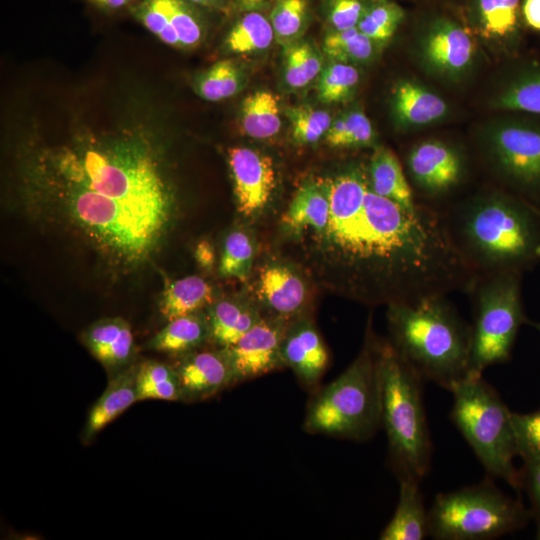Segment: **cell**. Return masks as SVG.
<instances>
[{"label":"cell","instance_id":"50","mask_svg":"<svg viewBox=\"0 0 540 540\" xmlns=\"http://www.w3.org/2000/svg\"><path fill=\"white\" fill-rule=\"evenodd\" d=\"M190 4L199 5L202 7L216 8L223 5L224 0H185Z\"/></svg>","mask_w":540,"mask_h":540},{"label":"cell","instance_id":"48","mask_svg":"<svg viewBox=\"0 0 540 540\" xmlns=\"http://www.w3.org/2000/svg\"><path fill=\"white\" fill-rule=\"evenodd\" d=\"M93 7L105 11L114 12L128 5H131L135 0H86Z\"/></svg>","mask_w":540,"mask_h":540},{"label":"cell","instance_id":"23","mask_svg":"<svg viewBox=\"0 0 540 540\" xmlns=\"http://www.w3.org/2000/svg\"><path fill=\"white\" fill-rule=\"evenodd\" d=\"M329 219V202L323 184L307 182L294 195L285 215L284 224L293 231L311 229L321 233Z\"/></svg>","mask_w":540,"mask_h":540},{"label":"cell","instance_id":"49","mask_svg":"<svg viewBox=\"0 0 540 540\" xmlns=\"http://www.w3.org/2000/svg\"><path fill=\"white\" fill-rule=\"evenodd\" d=\"M267 0H238L242 10L246 12L257 11Z\"/></svg>","mask_w":540,"mask_h":540},{"label":"cell","instance_id":"28","mask_svg":"<svg viewBox=\"0 0 540 540\" xmlns=\"http://www.w3.org/2000/svg\"><path fill=\"white\" fill-rule=\"evenodd\" d=\"M473 5L475 20L483 37L504 39L518 32L522 0H474Z\"/></svg>","mask_w":540,"mask_h":540},{"label":"cell","instance_id":"41","mask_svg":"<svg viewBox=\"0 0 540 540\" xmlns=\"http://www.w3.org/2000/svg\"><path fill=\"white\" fill-rule=\"evenodd\" d=\"M358 70L348 63L334 62L320 73L318 95L324 103H337L347 99L359 81Z\"/></svg>","mask_w":540,"mask_h":540},{"label":"cell","instance_id":"18","mask_svg":"<svg viewBox=\"0 0 540 540\" xmlns=\"http://www.w3.org/2000/svg\"><path fill=\"white\" fill-rule=\"evenodd\" d=\"M257 286L259 297L279 318L296 315L305 302L302 279L285 265H266L260 271Z\"/></svg>","mask_w":540,"mask_h":540},{"label":"cell","instance_id":"1","mask_svg":"<svg viewBox=\"0 0 540 540\" xmlns=\"http://www.w3.org/2000/svg\"><path fill=\"white\" fill-rule=\"evenodd\" d=\"M157 136L140 125L78 127L18 155L28 217L89 253L108 277L140 271L163 248L178 200Z\"/></svg>","mask_w":540,"mask_h":540},{"label":"cell","instance_id":"6","mask_svg":"<svg viewBox=\"0 0 540 540\" xmlns=\"http://www.w3.org/2000/svg\"><path fill=\"white\" fill-rule=\"evenodd\" d=\"M381 424L378 343L367 341L357 358L311 401L304 421L309 433L364 440Z\"/></svg>","mask_w":540,"mask_h":540},{"label":"cell","instance_id":"33","mask_svg":"<svg viewBox=\"0 0 540 540\" xmlns=\"http://www.w3.org/2000/svg\"><path fill=\"white\" fill-rule=\"evenodd\" d=\"M496 107L540 115V69L514 79L497 97Z\"/></svg>","mask_w":540,"mask_h":540},{"label":"cell","instance_id":"7","mask_svg":"<svg viewBox=\"0 0 540 540\" xmlns=\"http://www.w3.org/2000/svg\"><path fill=\"white\" fill-rule=\"evenodd\" d=\"M450 392V417L487 473L521 489V474L514 466L517 452L511 410L482 376H467Z\"/></svg>","mask_w":540,"mask_h":540},{"label":"cell","instance_id":"10","mask_svg":"<svg viewBox=\"0 0 540 540\" xmlns=\"http://www.w3.org/2000/svg\"><path fill=\"white\" fill-rule=\"evenodd\" d=\"M484 155L497 175L536 209L540 203V126L523 122L497 126L484 140Z\"/></svg>","mask_w":540,"mask_h":540},{"label":"cell","instance_id":"42","mask_svg":"<svg viewBox=\"0 0 540 540\" xmlns=\"http://www.w3.org/2000/svg\"><path fill=\"white\" fill-rule=\"evenodd\" d=\"M517 456L523 462L540 460V408L529 413L511 411Z\"/></svg>","mask_w":540,"mask_h":540},{"label":"cell","instance_id":"47","mask_svg":"<svg viewBox=\"0 0 540 540\" xmlns=\"http://www.w3.org/2000/svg\"><path fill=\"white\" fill-rule=\"evenodd\" d=\"M196 259L203 268H211L215 259L212 245L207 241L200 242L196 248Z\"/></svg>","mask_w":540,"mask_h":540},{"label":"cell","instance_id":"20","mask_svg":"<svg viewBox=\"0 0 540 540\" xmlns=\"http://www.w3.org/2000/svg\"><path fill=\"white\" fill-rule=\"evenodd\" d=\"M399 499L394 515L380 533L381 540H423L429 536L428 511L419 482L399 480Z\"/></svg>","mask_w":540,"mask_h":540},{"label":"cell","instance_id":"8","mask_svg":"<svg viewBox=\"0 0 540 540\" xmlns=\"http://www.w3.org/2000/svg\"><path fill=\"white\" fill-rule=\"evenodd\" d=\"M531 512L491 481L438 494L428 511L437 540H490L523 528Z\"/></svg>","mask_w":540,"mask_h":540},{"label":"cell","instance_id":"38","mask_svg":"<svg viewBox=\"0 0 540 540\" xmlns=\"http://www.w3.org/2000/svg\"><path fill=\"white\" fill-rule=\"evenodd\" d=\"M166 14L181 48L198 45L203 38V25L197 13L185 0H153Z\"/></svg>","mask_w":540,"mask_h":540},{"label":"cell","instance_id":"39","mask_svg":"<svg viewBox=\"0 0 540 540\" xmlns=\"http://www.w3.org/2000/svg\"><path fill=\"white\" fill-rule=\"evenodd\" d=\"M254 257V246L243 231L229 233L224 241L219 272L224 277L245 280L250 274Z\"/></svg>","mask_w":540,"mask_h":540},{"label":"cell","instance_id":"3","mask_svg":"<svg viewBox=\"0 0 540 540\" xmlns=\"http://www.w3.org/2000/svg\"><path fill=\"white\" fill-rule=\"evenodd\" d=\"M444 217L457 248L479 276L520 272L540 260V212L521 198L482 192Z\"/></svg>","mask_w":540,"mask_h":540},{"label":"cell","instance_id":"29","mask_svg":"<svg viewBox=\"0 0 540 540\" xmlns=\"http://www.w3.org/2000/svg\"><path fill=\"white\" fill-rule=\"evenodd\" d=\"M137 401L181 400V389L174 367L158 361L138 364Z\"/></svg>","mask_w":540,"mask_h":540},{"label":"cell","instance_id":"35","mask_svg":"<svg viewBox=\"0 0 540 540\" xmlns=\"http://www.w3.org/2000/svg\"><path fill=\"white\" fill-rule=\"evenodd\" d=\"M404 18V11L394 2L376 0L365 8L357 28L372 41L389 40Z\"/></svg>","mask_w":540,"mask_h":540},{"label":"cell","instance_id":"26","mask_svg":"<svg viewBox=\"0 0 540 540\" xmlns=\"http://www.w3.org/2000/svg\"><path fill=\"white\" fill-rule=\"evenodd\" d=\"M213 303L211 285L199 276H187L170 283L160 301V311L169 321L199 312Z\"/></svg>","mask_w":540,"mask_h":540},{"label":"cell","instance_id":"9","mask_svg":"<svg viewBox=\"0 0 540 540\" xmlns=\"http://www.w3.org/2000/svg\"><path fill=\"white\" fill-rule=\"evenodd\" d=\"M473 292L475 320L467 376L479 377L488 367L509 361L519 328L526 320L520 272L481 275Z\"/></svg>","mask_w":540,"mask_h":540},{"label":"cell","instance_id":"22","mask_svg":"<svg viewBox=\"0 0 540 540\" xmlns=\"http://www.w3.org/2000/svg\"><path fill=\"white\" fill-rule=\"evenodd\" d=\"M210 338L207 316L199 312L169 320L148 347L170 354H188Z\"/></svg>","mask_w":540,"mask_h":540},{"label":"cell","instance_id":"37","mask_svg":"<svg viewBox=\"0 0 540 540\" xmlns=\"http://www.w3.org/2000/svg\"><path fill=\"white\" fill-rule=\"evenodd\" d=\"M269 20L280 44L288 46L296 42L307 20L306 0H277Z\"/></svg>","mask_w":540,"mask_h":540},{"label":"cell","instance_id":"16","mask_svg":"<svg viewBox=\"0 0 540 540\" xmlns=\"http://www.w3.org/2000/svg\"><path fill=\"white\" fill-rule=\"evenodd\" d=\"M84 345L109 371L110 377L132 365L134 338L123 318H105L90 325L82 334Z\"/></svg>","mask_w":540,"mask_h":540},{"label":"cell","instance_id":"51","mask_svg":"<svg viewBox=\"0 0 540 540\" xmlns=\"http://www.w3.org/2000/svg\"><path fill=\"white\" fill-rule=\"evenodd\" d=\"M533 325H534V327H535V328L539 331V333H540V322L534 323Z\"/></svg>","mask_w":540,"mask_h":540},{"label":"cell","instance_id":"45","mask_svg":"<svg viewBox=\"0 0 540 540\" xmlns=\"http://www.w3.org/2000/svg\"><path fill=\"white\" fill-rule=\"evenodd\" d=\"M521 488H525L531 502V516L536 523V538L540 539V460L524 463Z\"/></svg>","mask_w":540,"mask_h":540},{"label":"cell","instance_id":"27","mask_svg":"<svg viewBox=\"0 0 540 540\" xmlns=\"http://www.w3.org/2000/svg\"><path fill=\"white\" fill-rule=\"evenodd\" d=\"M241 127L254 139H269L279 133L281 114L278 97L260 90L244 98L240 114Z\"/></svg>","mask_w":540,"mask_h":540},{"label":"cell","instance_id":"32","mask_svg":"<svg viewBox=\"0 0 540 540\" xmlns=\"http://www.w3.org/2000/svg\"><path fill=\"white\" fill-rule=\"evenodd\" d=\"M284 78L292 89H300L311 83L322 70V58L307 42H294L286 46Z\"/></svg>","mask_w":540,"mask_h":540},{"label":"cell","instance_id":"36","mask_svg":"<svg viewBox=\"0 0 540 540\" xmlns=\"http://www.w3.org/2000/svg\"><path fill=\"white\" fill-rule=\"evenodd\" d=\"M373 128L368 117L361 111H351L330 126L325 135L332 147L348 148L368 146L373 141Z\"/></svg>","mask_w":540,"mask_h":540},{"label":"cell","instance_id":"30","mask_svg":"<svg viewBox=\"0 0 540 540\" xmlns=\"http://www.w3.org/2000/svg\"><path fill=\"white\" fill-rule=\"evenodd\" d=\"M274 38L270 20L257 11H251L244 14L232 27L226 45L231 52L248 54L267 49Z\"/></svg>","mask_w":540,"mask_h":540},{"label":"cell","instance_id":"19","mask_svg":"<svg viewBox=\"0 0 540 540\" xmlns=\"http://www.w3.org/2000/svg\"><path fill=\"white\" fill-rule=\"evenodd\" d=\"M425 54L431 64L448 72L464 69L474 54V41L462 26L438 21L425 41Z\"/></svg>","mask_w":540,"mask_h":540},{"label":"cell","instance_id":"25","mask_svg":"<svg viewBox=\"0 0 540 540\" xmlns=\"http://www.w3.org/2000/svg\"><path fill=\"white\" fill-rule=\"evenodd\" d=\"M394 107L399 119L411 125L432 123L443 117L447 110L440 96L411 81L397 85Z\"/></svg>","mask_w":540,"mask_h":540},{"label":"cell","instance_id":"34","mask_svg":"<svg viewBox=\"0 0 540 540\" xmlns=\"http://www.w3.org/2000/svg\"><path fill=\"white\" fill-rule=\"evenodd\" d=\"M373 41L357 27L347 30H333L323 43L325 54L342 63L364 62L373 53Z\"/></svg>","mask_w":540,"mask_h":540},{"label":"cell","instance_id":"31","mask_svg":"<svg viewBox=\"0 0 540 540\" xmlns=\"http://www.w3.org/2000/svg\"><path fill=\"white\" fill-rule=\"evenodd\" d=\"M243 75L231 60H221L203 72L196 81L197 94L207 101H221L239 92Z\"/></svg>","mask_w":540,"mask_h":540},{"label":"cell","instance_id":"5","mask_svg":"<svg viewBox=\"0 0 540 540\" xmlns=\"http://www.w3.org/2000/svg\"><path fill=\"white\" fill-rule=\"evenodd\" d=\"M381 424L399 480L421 482L431 464L432 443L425 414L423 379L392 344H378Z\"/></svg>","mask_w":540,"mask_h":540},{"label":"cell","instance_id":"24","mask_svg":"<svg viewBox=\"0 0 540 540\" xmlns=\"http://www.w3.org/2000/svg\"><path fill=\"white\" fill-rule=\"evenodd\" d=\"M262 317L254 308L231 300L211 305L207 315L210 338L222 349L237 342Z\"/></svg>","mask_w":540,"mask_h":540},{"label":"cell","instance_id":"13","mask_svg":"<svg viewBox=\"0 0 540 540\" xmlns=\"http://www.w3.org/2000/svg\"><path fill=\"white\" fill-rule=\"evenodd\" d=\"M407 164L414 183L430 197L454 189L464 172L463 160L458 152L440 141H425L413 147Z\"/></svg>","mask_w":540,"mask_h":540},{"label":"cell","instance_id":"4","mask_svg":"<svg viewBox=\"0 0 540 540\" xmlns=\"http://www.w3.org/2000/svg\"><path fill=\"white\" fill-rule=\"evenodd\" d=\"M387 317L392 345L424 381L450 392L467 376L472 326L446 296L391 304Z\"/></svg>","mask_w":540,"mask_h":540},{"label":"cell","instance_id":"44","mask_svg":"<svg viewBox=\"0 0 540 540\" xmlns=\"http://www.w3.org/2000/svg\"><path fill=\"white\" fill-rule=\"evenodd\" d=\"M365 8L361 0H331L329 22L336 31L356 28Z\"/></svg>","mask_w":540,"mask_h":540},{"label":"cell","instance_id":"17","mask_svg":"<svg viewBox=\"0 0 540 540\" xmlns=\"http://www.w3.org/2000/svg\"><path fill=\"white\" fill-rule=\"evenodd\" d=\"M137 370L138 364H132L110 377L106 389L88 414L82 432L84 443L91 441L137 401Z\"/></svg>","mask_w":540,"mask_h":540},{"label":"cell","instance_id":"14","mask_svg":"<svg viewBox=\"0 0 540 540\" xmlns=\"http://www.w3.org/2000/svg\"><path fill=\"white\" fill-rule=\"evenodd\" d=\"M174 368L179 379L181 400L184 401L205 400L236 384L223 349L188 353Z\"/></svg>","mask_w":540,"mask_h":540},{"label":"cell","instance_id":"46","mask_svg":"<svg viewBox=\"0 0 540 540\" xmlns=\"http://www.w3.org/2000/svg\"><path fill=\"white\" fill-rule=\"evenodd\" d=\"M521 13L529 28L540 31V0H522Z\"/></svg>","mask_w":540,"mask_h":540},{"label":"cell","instance_id":"15","mask_svg":"<svg viewBox=\"0 0 540 540\" xmlns=\"http://www.w3.org/2000/svg\"><path fill=\"white\" fill-rule=\"evenodd\" d=\"M284 367H289L300 382L314 387L328 365V353L320 335L307 319L288 324L281 346Z\"/></svg>","mask_w":540,"mask_h":540},{"label":"cell","instance_id":"12","mask_svg":"<svg viewBox=\"0 0 540 540\" xmlns=\"http://www.w3.org/2000/svg\"><path fill=\"white\" fill-rule=\"evenodd\" d=\"M228 160L239 212L250 218L260 215L275 188L271 158L248 147H232Z\"/></svg>","mask_w":540,"mask_h":540},{"label":"cell","instance_id":"40","mask_svg":"<svg viewBox=\"0 0 540 540\" xmlns=\"http://www.w3.org/2000/svg\"><path fill=\"white\" fill-rule=\"evenodd\" d=\"M292 138L300 145L313 144L328 132L332 120L327 111L309 106L291 107L286 111Z\"/></svg>","mask_w":540,"mask_h":540},{"label":"cell","instance_id":"11","mask_svg":"<svg viewBox=\"0 0 540 540\" xmlns=\"http://www.w3.org/2000/svg\"><path fill=\"white\" fill-rule=\"evenodd\" d=\"M288 324L279 317L261 318L237 342L223 348L236 384L284 367L281 346Z\"/></svg>","mask_w":540,"mask_h":540},{"label":"cell","instance_id":"2","mask_svg":"<svg viewBox=\"0 0 540 540\" xmlns=\"http://www.w3.org/2000/svg\"><path fill=\"white\" fill-rule=\"evenodd\" d=\"M322 184L329 219L319 235L345 292L388 305L473 292L479 275L457 248L443 213L422 205L408 210L376 194L360 164Z\"/></svg>","mask_w":540,"mask_h":540},{"label":"cell","instance_id":"21","mask_svg":"<svg viewBox=\"0 0 540 540\" xmlns=\"http://www.w3.org/2000/svg\"><path fill=\"white\" fill-rule=\"evenodd\" d=\"M366 171L369 185L376 194L408 210H416L420 206L415 200L400 161L392 150L386 147L376 148Z\"/></svg>","mask_w":540,"mask_h":540},{"label":"cell","instance_id":"43","mask_svg":"<svg viewBox=\"0 0 540 540\" xmlns=\"http://www.w3.org/2000/svg\"><path fill=\"white\" fill-rule=\"evenodd\" d=\"M131 10L136 19L162 42L174 47H181L166 14L153 0H140Z\"/></svg>","mask_w":540,"mask_h":540}]
</instances>
